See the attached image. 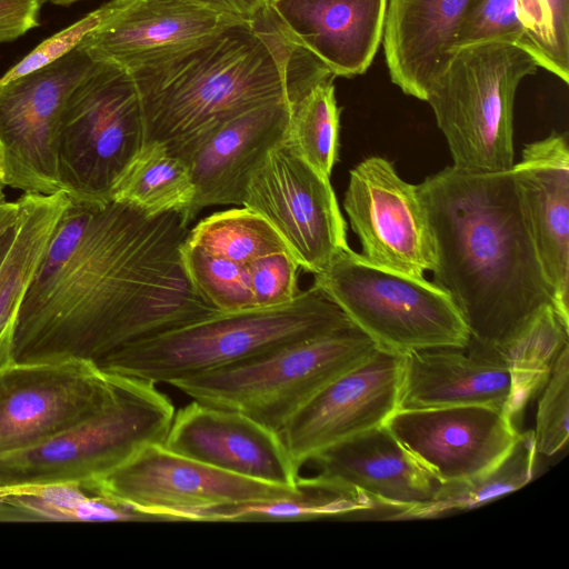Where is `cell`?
I'll return each mask as SVG.
<instances>
[{"mask_svg": "<svg viewBox=\"0 0 569 569\" xmlns=\"http://www.w3.org/2000/svg\"><path fill=\"white\" fill-rule=\"evenodd\" d=\"M189 230L180 211L151 217L116 200L70 199L20 305L14 361L99 363L220 312L183 269Z\"/></svg>", "mask_w": 569, "mask_h": 569, "instance_id": "cell-1", "label": "cell"}, {"mask_svg": "<svg viewBox=\"0 0 569 569\" xmlns=\"http://www.w3.org/2000/svg\"><path fill=\"white\" fill-rule=\"evenodd\" d=\"M417 186L435 243L433 282L456 303L470 342L503 349L553 306L511 170L450 166Z\"/></svg>", "mask_w": 569, "mask_h": 569, "instance_id": "cell-2", "label": "cell"}, {"mask_svg": "<svg viewBox=\"0 0 569 569\" xmlns=\"http://www.w3.org/2000/svg\"><path fill=\"white\" fill-rule=\"evenodd\" d=\"M143 117L144 143L180 156L219 123L257 107L289 101L335 79L295 42L271 7L252 22L233 21L128 70Z\"/></svg>", "mask_w": 569, "mask_h": 569, "instance_id": "cell-3", "label": "cell"}, {"mask_svg": "<svg viewBox=\"0 0 569 569\" xmlns=\"http://www.w3.org/2000/svg\"><path fill=\"white\" fill-rule=\"evenodd\" d=\"M349 326L352 322L340 308L312 284L287 305L217 312L124 347L97 365L106 371L170 385Z\"/></svg>", "mask_w": 569, "mask_h": 569, "instance_id": "cell-4", "label": "cell"}, {"mask_svg": "<svg viewBox=\"0 0 569 569\" xmlns=\"http://www.w3.org/2000/svg\"><path fill=\"white\" fill-rule=\"evenodd\" d=\"M538 64L523 48L485 42L455 50L426 99L453 167L509 171L515 164L513 106L519 83Z\"/></svg>", "mask_w": 569, "mask_h": 569, "instance_id": "cell-5", "label": "cell"}, {"mask_svg": "<svg viewBox=\"0 0 569 569\" xmlns=\"http://www.w3.org/2000/svg\"><path fill=\"white\" fill-rule=\"evenodd\" d=\"M111 373L117 393L93 417L0 456V487L71 482L86 487L144 447L164 441L176 412L170 399L151 381Z\"/></svg>", "mask_w": 569, "mask_h": 569, "instance_id": "cell-6", "label": "cell"}, {"mask_svg": "<svg viewBox=\"0 0 569 569\" xmlns=\"http://www.w3.org/2000/svg\"><path fill=\"white\" fill-rule=\"evenodd\" d=\"M376 350L352 325L170 385L192 400L239 411L280 432L316 393Z\"/></svg>", "mask_w": 569, "mask_h": 569, "instance_id": "cell-7", "label": "cell"}, {"mask_svg": "<svg viewBox=\"0 0 569 569\" xmlns=\"http://www.w3.org/2000/svg\"><path fill=\"white\" fill-rule=\"evenodd\" d=\"M313 276V286L377 349L405 356L430 348H465L469 342L451 297L423 277L377 267L350 247Z\"/></svg>", "mask_w": 569, "mask_h": 569, "instance_id": "cell-8", "label": "cell"}, {"mask_svg": "<svg viewBox=\"0 0 569 569\" xmlns=\"http://www.w3.org/2000/svg\"><path fill=\"white\" fill-rule=\"evenodd\" d=\"M144 144L140 97L130 72L94 61L62 108L57 134L60 188L77 201L108 202Z\"/></svg>", "mask_w": 569, "mask_h": 569, "instance_id": "cell-9", "label": "cell"}, {"mask_svg": "<svg viewBox=\"0 0 569 569\" xmlns=\"http://www.w3.org/2000/svg\"><path fill=\"white\" fill-rule=\"evenodd\" d=\"M152 520L204 521L212 509L249 501L292 497L295 488L211 467L152 443L124 463L83 487Z\"/></svg>", "mask_w": 569, "mask_h": 569, "instance_id": "cell-10", "label": "cell"}, {"mask_svg": "<svg viewBox=\"0 0 569 569\" xmlns=\"http://www.w3.org/2000/svg\"><path fill=\"white\" fill-rule=\"evenodd\" d=\"M117 389L116 377L91 360L11 362L0 370V456L87 421Z\"/></svg>", "mask_w": 569, "mask_h": 569, "instance_id": "cell-11", "label": "cell"}, {"mask_svg": "<svg viewBox=\"0 0 569 569\" xmlns=\"http://www.w3.org/2000/svg\"><path fill=\"white\" fill-rule=\"evenodd\" d=\"M241 207L262 216L300 268L312 274L349 248L330 178L316 171L287 139L270 149L252 172Z\"/></svg>", "mask_w": 569, "mask_h": 569, "instance_id": "cell-12", "label": "cell"}, {"mask_svg": "<svg viewBox=\"0 0 569 569\" xmlns=\"http://www.w3.org/2000/svg\"><path fill=\"white\" fill-rule=\"evenodd\" d=\"M94 60L80 46L56 61L0 83V146L4 184L24 193L53 194L57 134L64 102Z\"/></svg>", "mask_w": 569, "mask_h": 569, "instance_id": "cell-13", "label": "cell"}, {"mask_svg": "<svg viewBox=\"0 0 569 569\" xmlns=\"http://www.w3.org/2000/svg\"><path fill=\"white\" fill-rule=\"evenodd\" d=\"M343 209L368 262L413 277L432 271L435 243L418 186L388 159L371 156L350 170Z\"/></svg>", "mask_w": 569, "mask_h": 569, "instance_id": "cell-14", "label": "cell"}, {"mask_svg": "<svg viewBox=\"0 0 569 569\" xmlns=\"http://www.w3.org/2000/svg\"><path fill=\"white\" fill-rule=\"evenodd\" d=\"M385 426L439 483L488 470L519 433L506 410L479 405L397 409Z\"/></svg>", "mask_w": 569, "mask_h": 569, "instance_id": "cell-15", "label": "cell"}, {"mask_svg": "<svg viewBox=\"0 0 569 569\" xmlns=\"http://www.w3.org/2000/svg\"><path fill=\"white\" fill-rule=\"evenodd\" d=\"M403 356L377 349L316 393L280 430L295 468L321 450L385 425L397 410Z\"/></svg>", "mask_w": 569, "mask_h": 569, "instance_id": "cell-16", "label": "cell"}, {"mask_svg": "<svg viewBox=\"0 0 569 569\" xmlns=\"http://www.w3.org/2000/svg\"><path fill=\"white\" fill-rule=\"evenodd\" d=\"M162 443L176 453L233 475L298 486L299 471L280 432L232 409L193 400L174 412Z\"/></svg>", "mask_w": 569, "mask_h": 569, "instance_id": "cell-17", "label": "cell"}, {"mask_svg": "<svg viewBox=\"0 0 569 569\" xmlns=\"http://www.w3.org/2000/svg\"><path fill=\"white\" fill-rule=\"evenodd\" d=\"M291 114L289 101L257 107L213 127L179 156L196 189L183 214L188 224L207 207L242 206L250 176L287 138Z\"/></svg>", "mask_w": 569, "mask_h": 569, "instance_id": "cell-18", "label": "cell"}, {"mask_svg": "<svg viewBox=\"0 0 569 569\" xmlns=\"http://www.w3.org/2000/svg\"><path fill=\"white\" fill-rule=\"evenodd\" d=\"M553 307L569 323V144L553 132L527 143L511 169Z\"/></svg>", "mask_w": 569, "mask_h": 569, "instance_id": "cell-19", "label": "cell"}, {"mask_svg": "<svg viewBox=\"0 0 569 569\" xmlns=\"http://www.w3.org/2000/svg\"><path fill=\"white\" fill-rule=\"evenodd\" d=\"M310 461L315 481L361 495L395 510L430 501L440 485L385 425L335 443Z\"/></svg>", "mask_w": 569, "mask_h": 569, "instance_id": "cell-20", "label": "cell"}, {"mask_svg": "<svg viewBox=\"0 0 569 569\" xmlns=\"http://www.w3.org/2000/svg\"><path fill=\"white\" fill-rule=\"evenodd\" d=\"M240 21L189 0H118L114 12L80 42L94 61L127 70Z\"/></svg>", "mask_w": 569, "mask_h": 569, "instance_id": "cell-21", "label": "cell"}, {"mask_svg": "<svg viewBox=\"0 0 569 569\" xmlns=\"http://www.w3.org/2000/svg\"><path fill=\"white\" fill-rule=\"evenodd\" d=\"M510 393L511 376L503 358L469 341L465 348L405 355L397 409L479 405L507 411Z\"/></svg>", "mask_w": 569, "mask_h": 569, "instance_id": "cell-22", "label": "cell"}, {"mask_svg": "<svg viewBox=\"0 0 569 569\" xmlns=\"http://www.w3.org/2000/svg\"><path fill=\"white\" fill-rule=\"evenodd\" d=\"M388 0H276L270 7L288 36L336 77L365 73L380 43Z\"/></svg>", "mask_w": 569, "mask_h": 569, "instance_id": "cell-23", "label": "cell"}, {"mask_svg": "<svg viewBox=\"0 0 569 569\" xmlns=\"http://www.w3.org/2000/svg\"><path fill=\"white\" fill-rule=\"evenodd\" d=\"M475 0H388L383 48L391 81L426 99L455 52L460 26Z\"/></svg>", "mask_w": 569, "mask_h": 569, "instance_id": "cell-24", "label": "cell"}, {"mask_svg": "<svg viewBox=\"0 0 569 569\" xmlns=\"http://www.w3.org/2000/svg\"><path fill=\"white\" fill-rule=\"evenodd\" d=\"M194 194L188 164L164 144L149 141L119 177L111 200L130 204L152 217L168 211L184 214Z\"/></svg>", "mask_w": 569, "mask_h": 569, "instance_id": "cell-25", "label": "cell"}, {"mask_svg": "<svg viewBox=\"0 0 569 569\" xmlns=\"http://www.w3.org/2000/svg\"><path fill=\"white\" fill-rule=\"evenodd\" d=\"M533 430L519 432L507 453L488 470L466 480L440 483L433 498L393 515V518H429L480 507L527 485L536 460Z\"/></svg>", "mask_w": 569, "mask_h": 569, "instance_id": "cell-26", "label": "cell"}, {"mask_svg": "<svg viewBox=\"0 0 569 569\" xmlns=\"http://www.w3.org/2000/svg\"><path fill=\"white\" fill-rule=\"evenodd\" d=\"M567 346L569 323L549 305L510 343L496 350L510 371L511 393L507 411L515 423L528 402L543 388L559 353Z\"/></svg>", "mask_w": 569, "mask_h": 569, "instance_id": "cell-27", "label": "cell"}, {"mask_svg": "<svg viewBox=\"0 0 569 569\" xmlns=\"http://www.w3.org/2000/svg\"><path fill=\"white\" fill-rule=\"evenodd\" d=\"M123 509L80 483L0 487V522L121 521Z\"/></svg>", "mask_w": 569, "mask_h": 569, "instance_id": "cell-28", "label": "cell"}, {"mask_svg": "<svg viewBox=\"0 0 569 569\" xmlns=\"http://www.w3.org/2000/svg\"><path fill=\"white\" fill-rule=\"evenodd\" d=\"M300 492L287 498L249 501L209 511L206 521H284L309 520L372 509L369 498L299 477Z\"/></svg>", "mask_w": 569, "mask_h": 569, "instance_id": "cell-29", "label": "cell"}, {"mask_svg": "<svg viewBox=\"0 0 569 569\" xmlns=\"http://www.w3.org/2000/svg\"><path fill=\"white\" fill-rule=\"evenodd\" d=\"M187 241L239 264L274 252H290L277 230L242 207L214 212L189 230Z\"/></svg>", "mask_w": 569, "mask_h": 569, "instance_id": "cell-30", "label": "cell"}, {"mask_svg": "<svg viewBox=\"0 0 569 569\" xmlns=\"http://www.w3.org/2000/svg\"><path fill=\"white\" fill-rule=\"evenodd\" d=\"M340 111L333 79L313 87L292 108L287 141L316 171L330 178L339 157Z\"/></svg>", "mask_w": 569, "mask_h": 569, "instance_id": "cell-31", "label": "cell"}, {"mask_svg": "<svg viewBox=\"0 0 569 569\" xmlns=\"http://www.w3.org/2000/svg\"><path fill=\"white\" fill-rule=\"evenodd\" d=\"M180 257L196 292L220 312L254 309L247 266L211 253L187 239Z\"/></svg>", "mask_w": 569, "mask_h": 569, "instance_id": "cell-32", "label": "cell"}, {"mask_svg": "<svg viewBox=\"0 0 569 569\" xmlns=\"http://www.w3.org/2000/svg\"><path fill=\"white\" fill-rule=\"evenodd\" d=\"M526 49L538 67L569 82V0H515Z\"/></svg>", "mask_w": 569, "mask_h": 569, "instance_id": "cell-33", "label": "cell"}, {"mask_svg": "<svg viewBox=\"0 0 569 569\" xmlns=\"http://www.w3.org/2000/svg\"><path fill=\"white\" fill-rule=\"evenodd\" d=\"M536 416V452L552 456L568 442L569 346L559 353L543 386Z\"/></svg>", "mask_w": 569, "mask_h": 569, "instance_id": "cell-34", "label": "cell"}, {"mask_svg": "<svg viewBox=\"0 0 569 569\" xmlns=\"http://www.w3.org/2000/svg\"><path fill=\"white\" fill-rule=\"evenodd\" d=\"M38 263L36 252L19 244L11 246L0 263V370L14 361L18 312Z\"/></svg>", "mask_w": 569, "mask_h": 569, "instance_id": "cell-35", "label": "cell"}, {"mask_svg": "<svg viewBox=\"0 0 569 569\" xmlns=\"http://www.w3.org/2000/svg\"><path fill=\"white\" fill-rule=\"evenodd\" d=\"M485 42H507L526 49L515 0H475L460 26L455 50Z\"/></svg>", "mask_w": 569, "mask_h": 569, "instance_id": "cell-36", "label": "cell"}, {"mask_svg": "<svg viewBox=\"0 0 569 569\" xmlns=\"http://www.w3.org/2000/svg\"><path fill=\"white\" fill-rule=\"evenodd\" d=\"M300 266L290 252H274L247 264L254 309L287 305L299 293Z\"/></svg>", "mask_w": 569, "mask_h": 569, "instance_id": "cell-37", "label": "cell"}, {"mask_svg": "<svg viewBox=\"0 0 569 569\" xmlns=\"http://www.w3.org/2000/svg\"><path fill=\"white\" fill-rule=\"evenodd\" d=\"M118 0H111L77 22L42 41L17 64L9 69L0 83L42 68L77 48L83 38L104 22L116 10Z\"/></svg>", "mask_w": 569, "mask_h": 569, "instance_id": "cell-38", "label": "cell"}, {"mask_svg": "<svg viewBox=\"0 0 569 569\" xmlns=\"http://www.w3.org/2000/svg\"><path fill=\"white\" fill-rule=\"evenodd\" d=\"M42 0H0V43L39 26Z\"/></svg>", "mask_w": 569, "mask_h": 569, "instance_id": "cell-39", "label": "cell"}, {"mask_svg": "<svg viewBox=\"0 0 569 569\" xmlns=\"http://www.w3.org/2000/svg\"><path fill=\"white\" fill-rule=\"evenodd\" d=\"M219 14L252 22L269 7V0H189Z\"/></svg>", "mask_w": 569, "mask_h": 569, "instance_id": "cell-40", "label": "cell"}, {"mask_svg": "<svg viewBox=\"0 0 569 569\" xmlns=\"http://www.w3.org/2000/svg\"><path fill=\"white\" fill-rule=\"evenodd\" d=\"M19 220L18 201H6L0 204V258L9 250L17 230Z\"/></svg>", "mask_w": 569, "mask_h": 569, "instance_id": "cell-41", "label": "cell"}, {"mask_svg": "<svg viewBox=\"0 0 569 569\" xmlns=\"http://www.w3.org/2000/svg\"><path fill=\"white\" fill-rule=\"evenodd\" d=\"M6 178V164L2 148L0 146V181L4 183Z\"/></svg>", "mask_w": 569, "mask_h": 569, "instance_id": "cell-42", "label": "cell"}, {"mask_svg": "<svg viewBox=\"0 0 569 569\" xmlns=\"http://www.w3.org/2000/svg\"><path fill=\"white\" fill-rule=\"evenodd\" d=\"M4 188H6V184L0 181V204L4 203L7 201L6 194H4Z\"/></svg>", "mask_w": 569, "mask_h": 569, "instance_id": "cell-43", "label": "cell"}, {"mask_svg": "<svg viewBox=\"0 0 569 569\" xmlns=\"http://www.w3.org/2000/svg\"><path fill=\"white\" fill-rule=\"evenodd\" d=\"M50 2L54 3V4H60V6H67V4H71L78 0H49Z\"/></svg>", "mask_w": 569, "mask_h": 569, "instance_id": "cell-44", "label": "cell"}, {"mask_svg": "<svg viewBox=\"0 0 569 569\" xmlns=\"http://www.w3.org/2000/svg\"><path fill=\"white\" fill-rule=\"evenodd\" d=\"M7 252H8V251H7ZM6 254H7V253H6ZM3 258H4V257L0 258V263L2 262Z\"/></svg>", "mask_w": 569, "mask_h": 569, "instance_id": "cell-45", "label": "cell"}, {"mask_svg": "<svg viewBox=\"0 0 569 569\" xmlns=\"http://www.w3.org/2000/svg\"><path fill=\"white\" fill-rule=\"evenodd\" d=\"M269 1H270V3H272V2H273V1H276V0H269Z\"/></svg>", "mask_w": 569, "mask_h": 569, "instance_id": "cell-46", "label": "cell"}]
</instances>
